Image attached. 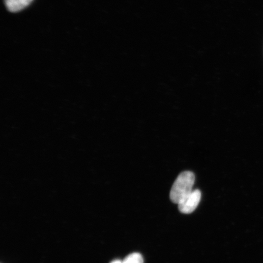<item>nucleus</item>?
Returning a JSON list of instances; mask_svg holds the SVG:
<instances>
[{
	"mask_svg": "<svg viewBox=\"0 0 263 263\" xmlns=\"http://www.w3.org/2000/svg\"><path fill=\"white\" fill-rule=\"evenodd\" d=\"M195 176L192 172H185L179 174L174 182L170 192V199L176 204H179L193 191Z\"/></svg>",
	"mask_w": 263,
	"mask_h": 263,
	"instance_id": "nucleus-1",
	"label": "nucleus"
},
{
	"mask_svg": "<svg viewBox=\"0 0 263 263\" xmlns=\"http://www.w3.org/2000/svg\"><path fill=\"white\" fill-rule=\"evenodd\" d=\"M200 199L201 192L199 190H193L189 196L179 203V211L183 214L193 213L198 206Z\"/></svg>",
	"mask_w": 263,
	"mask_h": 263,
	"instance_id": "nucleus-2",
	"label": "nucleus"
},
{
	"mask_svg": "<svg viewBox=\"0 0 263 263\" xmlns=\"http://www.w3.org/2000/svg\"><path fill=\"white\" fill-rule=\"evenodd\" d=\"M33 0H5L6 8L11 12H17L27 7Z\"/></svg>",
	"mask_w": 263,
	"mask_h": 263,
	"instance_id": "nucleus-3",
	"label": "nucleus"
},
{
	"mask_svg": "<svg viewBox=\"0 0 263 263\" xmlns=\"http://www.w3.org/2000/svg\"><path fill=\"white\" fill-rule=\"evenodd\" d=\"M143 258L142 255L139 253H133L127 256L126 258L122 261V263H143Z\"/></svg>",
	"mask_w": 263,
	"mask_h": 263,
	"instance_id": "nucleus-4",
	"label": "nucleus"
},
{
	"mask_svg": "<svg viewBox=\"0 0 263 263\" xmlns=\"http://www.w3.org/2000/svg\"><path fill=\"white\" fill-rule=\"evenodd\" d=\"M110 263H122V261L119 260V259H117V260H114Z\"/></svg>",
	"mask_w": 263,
	"mask_h": 263,
	"instance_id": "nucleus-5",
	"label": "nucleus"
}]
</instances>
